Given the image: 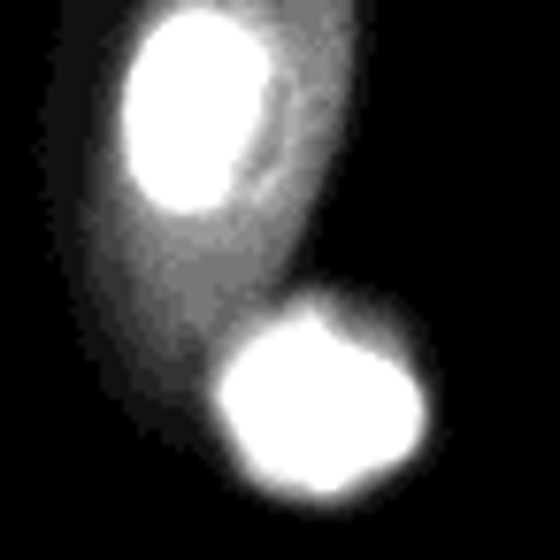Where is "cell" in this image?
<instances>
[{
    "label": "cell",
    "mask_w": 560,
    "mask_h": 560,
    "mask_svg": "<svg viewBox=\"0 0 560 560\" xmlns=\"http://www.w3.org/2000/svg\"><path fill=\"white\" fill-rule=\"evenodd\" d=\"M261 39L223 9H177L162 16L124 78V170L162 215L215 208L261 124Z\"/></svg>",
    "instance_id": "7a4b0ae2"
},
{
    "label": "cell",
    "mask_w": 560,
    "mask_h": 560,
    "mask_svg": "<svg viewBox=\"0 0 560 560\" xmlns=\"http://www.w3.org/2000/svg\"><path fill=\"white\" fill-rule=\"evenodd\" d=\"M223 422L261 483L330 499L407 460V445L422 438V392L392 353L292 315L231 361Z\"/></svg>",
    "instance_id": "6da1fadb"
}]
</instances>
